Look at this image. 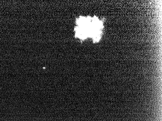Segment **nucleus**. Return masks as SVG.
Returning <instances> with one entry per match:
<instances>
[{
    "mask_svg": "<svg viewBox=\"0 0 162 121\" xmlns=\"http://www.w3.org/2000/svg\"><path fill=\"white\" fill-rule=\"evenodd\" d=\"M77 27L75 28L76 37L84 40L88 37L98 41L100 38L102 23L97 17L91 18L81 17L77 21Z\"/></svg>",
    "mask_w": 162,
    "mask_h": 121,
    "instance_id": "nucleus-1",
    "label": "nucleus"
}]
</instances>
